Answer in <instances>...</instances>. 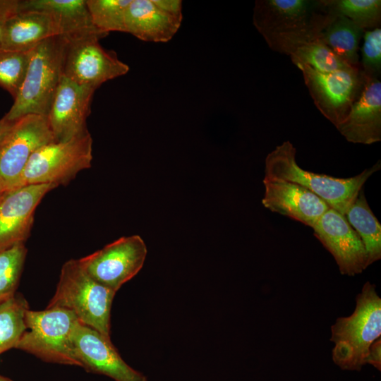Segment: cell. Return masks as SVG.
Returning a JSON list of instances; mask_svg holds the SVG:
<instances>
[{"mask_svg": "<svg viewBox=\"0 0 381 381\" xmlns=\"http://www.w3.org/2000/svg\"><path fill=\"white\" fill-rule=\"evenodd\" d=\"M182 21L180 0H131L125 18V32L140 40L167 42Z\"/></svg>", "mask_w": 381, "mask_h": 381, "instance_id": "cell-16", "label": "cell"}, {"mask_svg": "<svg viewBox=\"0 0 381 381\" xmlns=\"http://www.w3.org/2000/svg\"><path fill=\"white\" fill-rule=\"evenodd\" d=\"M92 159V138L88 130L67 141L51 142L32 155L17 188L31 184L66 185L78 172L90 168Z\"/></svg>", "mask_w": 381, "mask_h": 381, "instance_id": "cell-7", "label": "cell"}, {"mask_svg": "<svg viewBox=\"0 0 381 381\" xmlns=\"http://www.w3.org/2000/svg\"><path fill=\"white\" fill-rule=\"evenodd\" d=\"M26 330L16 349L44 361L80 367L72 344L71 334L78 321L74 313L59 307L25 313Z\"/></svg>", "mask_w": 381, "mask_h": 381, "instance_id": "cell-6", "label": "cell"}, {"mask_svg": "<svg viewBox=\"0 0 381 381\" xmlns=\"http://www.w3.org/2000/svg\"><path fill=\"white\" fill-rule=\"evenodd\" d=\"M296 150L290 141L277 145L266 157L265 177L299 184L344 215L365 181L381 167L378 161L356 176L336 178L302 169L296 162Z\"/></svg>", "mask_w": 381, "mask_h": 381, "instance_id": "cell-2", "label": "cell"}, {"mask_svg": "<svg viewBox=\"0 0 381 381\" xmlns=\"http://www.w3.org/2000/svg\"><path fill=\"white\" fill-rule=\"evenodd\" d=\"M320 2L327 11L349 18L364 31L380 25V0H322Z\"/></svg>", "mask_w": 381, "mask_h": 381, "instance_id": "cell-24", "label": "cell"}, {"mask_svg": "<svg viewBox=\"0 0 381 381\" xmlns=\"http://www.w3.org/2000/svg\"><path fill=\"white\" fill-rule=\"evenodd\" d=\"M19 0H0V23L7 19L18 11Z\"/></svg>", "mask_w": 381, "mask_h": 381, "instance_id": "cell-31", "label": "cell"}, {"mask_svg": "<svg viewBox=\"0 0 381 381\" xmlns=\"http://www.w3.org/2000/svg\"><path fill=\"white\" fill-rule=\"evenodd\" d=\"M366 364L374 366L381 370V339L375 340L370 346L365 361Z\"/></svg>", "mask_w": 381, "mask_h": 381, "instance_id": "cell-30", "label": "cell"}, {"mask_svg": "<svg viewBox=\"0 0 381 381\" xmlns=\"http://www.w3.org/2000/svg\"><path fill=\"white\" fill-rule=\"evenodd\" d=\"M104 35L94 34L67 40L62 75L94 89L102 83L126 74L128 66L116 54L99 43Z\"/></svg>", "mask_w": 381, "mask_h": 381, "instance_id": "cell-9", "label": "cell"}, {"mask_svg": "<svg viewBox=\"0 0 381 381\" xmlns=\"http://www.w3.org/2000/svg\"><path fill=\"white\" fill-rule=\"evenodd\" d=\"M115 294L92 278L79 260L71 259L63 265L54 295L47 308L68 310L81 323L110 337L111 309Z\"/></svg>", "mask_w": 381, "mask_h": 381, "instance_id": "cell-5", "label": "cell"}, {"mask_svg": "<svg viewBox=\"0 0 381 381\" xmlns=\"http://www.w3.org/2000/svg\"><path fill=\"white\" fill-rule=\"evenodd\" d=\"M146 255L143 238L132 235L121 237L78 260L92 278L116 293L141 270Z\"/></svg>", "mask_w": 381, "mask_h": 381, "instance_id": "cell-11", "label": "cell"}, {"mask_svg": "<svg viewBox=\"0 0 381 381\" xmlns=\"http://www.w3.org/2000/svg\"><path fill=\"white\" fill-rule=\"evenodd\" d=\"M0 381H12L10 378L0 374Z\"/></svg>", "mask_w": 381, "mask_h": 381, "instance_id": "cell-34", "label": "cell"}, {"mask_svg": "<svg viewBox=\"0 0 381 381\" xmlns=\"http://www.w3.org/2000/svg\"><path fill=\"white\" fill-rule=\"evenodd\" d=\"M332 16L320 1L260 0L253 9V23L269 47L289 55L320 39Z\"/></svg>", "mask_w": 381, "mask_h": 381, "instance_id": "cell-1", "label": "cell"}, {"mask_svg": "<svg viewBox=\"0 0 381 381\" xmlns=\"http://www.w3.org/2000/svg\"><path fill=\"white\" fill-rule=\"evenodd\" d=\"M363 37L361 71L365 76L378 78L381 73V29L365 30Z\"/></svg>", "mask_w": 381, "mask_h": 381, "instance_id": "cell-29", "label": "cell"}, {"mask_svg": "<svg viewBox=\"0 0 381 381\" xmlns=\"http://www.w3.org/2000/svg\"><path fill=\"white\" fill-rule=\"evenodd\" d=\"M344 216L364 246L367 266L380 260L381 225L371 210L363 188Z\"/></svg>", "mask_w": 381, "mask_h": 381, "instance_id": "cell-21", "label": "cell"}, {"mask_svg": "<svg viewBox=\"0 0 381 381\" xmlns=\"http://www.w3.org/2000/svg\"><path fill=\"white\" fill-rule=\"evenodd\" d=\"M315 107L335 127L347 117L364 83L361 68L350 67L332 73H320L298 64Z\"/></svg>", "mask_w": 381, "mask_h": 381, "instance_id": "cell-8", "label": "cell"}, {"mask_svg": "<svg viewBox=\"0 0 381 381\" xmlns=\"http://www.w3.org/2000/svg\"><path fill=\"white\" fill-rule=\"evenodd\" d=\"M312 229L334 258L341 274L355 276L368 267L364 246L344 214L329 207Z\"/></svg>", "mask_w": 381, "mask_h": 381, "instance_id": "cell-13", "label": "cell"}, {"mask_svg": "<svg viewBox=\"0 0 381 381\" xmlns=\"http://www.w3.org/2000/svg\"><path fill=\"white\" fill-rule=\"evenodd\" d=\"M71 339L80 367L86 371L106 375L115 381H147L143 373L123 360L110 337L78 320Z\"/></svg>", "mask_w": 381, "mask_h": 381, "instance_id": "cell-12", "label": "cell"}, {"mask_svg": "<svg viewBox=\"0 0 381 381\" xmlns=\"http://www.w3.org/2000/svg\"><path fill=\"white\" fill-rule=\"evenodd\" d=\"M56 186L31 184L5 192L0 197V252L24 243L30 235L35 210Z\"/></svg>", "mask_w": 381, "mask_h": 381, "instance_id": "cell-15", "label": "cell"}, {"mask_svg": "<svg viewBox=\"0 0 381 381\" xmlns=\"http://www.w3.org/2000/svg\"><path fill=\"white\" fill-rule=\"evenodd\" d=\"M26 255L24 243L0 252V302L15 295Z\"/></svg>", "mask_w": 381, "mask_h": 381, "instance_id": "cell-27", "label": "cell"}, {"mask_svg": "<svg viewBox=\"0 0 381 381\" xmlns=\"http://www.w3.org/2000/svg\"><path fill=\"white\" fill-rule=\"evenodd\" d=\"M15 121H9L4 119L0 120V143L10 131Z\"/></svg>", "mask_w": 381, "mask_h": 381, "instance_id": "cell-32", "label": "cell"}, {"mask_svg": "<svg viewBox=\"0 0 381 381\" xmlns=\"http://www.w3.org/2000/svg\"><path fill=\"white\" fill-rule=\"evenodd\" d=\"M264 207L312 226L329 208L315 194L296 183L264 177Z\"/></svg>", "mask_w": 381, "mask_h": 381, "instance_id": "cell-17", "label": "cell"}, {"mask_svg": "<svg viewBox=\"0 0 381 381\" xmlns=\"http://www.w3.org/2000/svg\"><path fill=\"white\" fill-rule=\"evenodd\" d=\"M332 14L320 40L350 66L361 68L358 50L364 30L346 17Z\"/></svg>", "mask_w": 381, "mask_h": 381, "instance_id": "cell-22", "label": "cell"}, {"mask_svg": "<svg viewBox=\"0 0 381 381\" xmlns=\"http://www.w3.org/2000/svg\"><path fill=\"white\" fill-rule=\"evenodd\" d=\"M23 11L49 14L56 23L60 35L67 40L94 34L107 35L93 25L86 0L19 1L18 11Z\"/></svg>", "mask_w": 381, "mask_h": 381, "instance_id": "cell-20", "label": "cell"}, {"mask_svg": "<svg viewBox=\"0 0 381 381\" xmlns=\"http://www.w3.org/2000/svg\"><path fill=\"white\" fill-rule=\"evenodd\" d=\"M381 335V298L366 282L356 298L353 313L338 318L331 327L333 362L341 369L360 371L372 344Z\"/></svg>", "mask_w": 381, "mask_h": 381, "instance_id": "cell-3", "label": "cell"}, {"mask_svg": "<svg viewBox=\"0 0 381 381\" xmlns=\"http://www.w3.org/2000/svg\"><path fill=\"white\" fill-rule=\"evenodd\" d=\"M290 56L296 66L306 65L320 73H332L353 67L334 54L320 38L299 47Z\"/></svg>", "mask_w": 381, "mask_h": 381, "instance_id": "cell-25", "label": "cell"}, {"mask_svg": "<svg viewBox=\"0 0 381 381\" xmlns=\"http://www.w3.org/2000/svg\"><path fill=\"white\" fill-rule=\"evenodd\" d=\"M61 35L59 27L48 13L18 11L4 23L2 49L29 52L47 38Z\"/></svg>", "mask_w": 381, "mask_h": 381, "instance_id": "cell-19", "label": "cell"}, {"mask_svg": "<svg viewBox=\"0 0 381 381\" xmlns=\"http://www.w3.org/2000/svg\"><path fill=\"white\" fill-rule=\"evenodd\" d=\"M4 23V22L0 23V49H2Z\"/></svg>", "mask_w": 381, "mask_h": 381, "instance_id": "cell-33", "label": "cell"}, {"mask_svg": "<svg viewBox=\"0 0 381 381\" xmlns=\"http://www.w3.org/2000/svg\"><path fill=\"white\" fill-rule=\"evenodd\" d=\"M95 91L62 75L46 116L55 141L69 140L87 130Z\"/></svg>", "mask_w": 381, "mask_h": 381, "instance_id": "cell-14", "label": "cell"}, {"mask_svg": "<svg viewBox=\"0 0 381 381\" xmlns=\"http://www.w3.org/2000/svg\"><path fill=\"white\" fill-rule=\"evenodd\" d=\"M28 309L26 299L20 294L0 302V354L16 348L26 330L25 318Z\"/></svg>", "mask_w": 381, "mask_h": 381, "instance_id": "cell-23", "label": "cell"}, {"mask_svg": "<svg viewBox=\"0 0 381 381\" xmlns=\"http://www.w3.org/2000/svg\"><path fill=\"white\" fill-rule=\"evenodd\" d=\"M53 141L47 117L30 114L15 121L0 143V181L6 191L17 188L32 155Z\"/></svg>", "mask_w": 381, "mask_h": 381, "instance_id": "cell-10", "label": "cell"}, {"mask_svg": "<svg viewBox=\"0 0 381 381\" xmlns=\"http://www.w3.org/2000/svg\"><path fill=\"white\" fill-rule=\"evenodd\" d=\"M336 128L353 143L371 145L380 141L381 82L378 78L364 75L358 97L346 119Z\"/></svg>", "mask_w": 381, "mask_h": 381, "instance_id": "cell-18", "label": "cell"}, {"mask_svg": "<svg viewBox=\"0 0 381 381\" xmlns=\"http://www.w3.org/2000/svg\"><path fill=\"white\" fill-rule=\"evenodd\" d=\"M66 42L61 35L53 36L30 50L23 82L4 119L15 121L30 114L47 116L62 76Z\"/></svg>", "mask_w": 381, "mask_h": 381, "instance_id": "cell-4", "label": "cell"}, {"mask_svg": "<svg viewBox=\"0 0 381 381\" xmlns=\"http://www.w3.org/2000/svg\"><path fill=\"white\" fill-rule=\"evenodd\" d=\"M30 52L0 49V87L16 97L27 71Z\"/></svg>", "mask_w": 381, "mask_h": 381, "instance_id": "cell-28", "label": "cell"}, {"mask_svg": "<svg viewBox=\"0 0 381 381\" xmlns=\"http://www.w3.org/2000/svg\"><path fill=\"white\" fill-rule=\"evenodd\" d=\"M6 192L4 189V188L3 187L1 181H0V197L5 193Z\"/></svg>", "mask_w": 381, "mask_h": 381, "instance_id": "cell-35", "label": "cell"}, {"mask_svg": "<svg viewBox=\"0 0 381 381\" xmlns=\"http://www.w3.org/2000/svg\"><path fill=\"white\" fill-rule=\"evenodd\" d=\"M131 0H86L93 25L100 32H125V18Z\"/></svg>", "mask_w": 381, "mask_h": 381, "instance_id": "cell-26", "label": "cell"}]
</instances>
